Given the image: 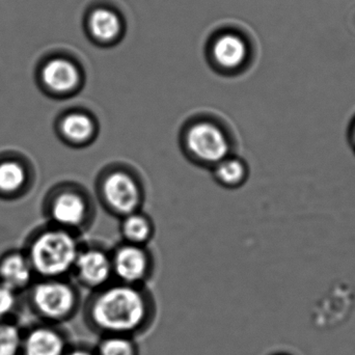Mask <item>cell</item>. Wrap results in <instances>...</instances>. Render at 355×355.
<instances>
[{
	"label": "cell",
	"instance_id": "obj_1",
	"mask_svg": "<svg viewBox=\"0 0 355 355\" xmlns=\"http://www.w3.org/2000/svg\"><path fill=\"white\" fill-rule=\"evenodd\" d=\"M81 310L83 322L99 337L137 338L151 329L157 313L155 300L145 286L118 282L92 292Z\"/></svg>",
	"mask_w": 355,
	"mask_h": 355
},
{
	"label": "cell",
	"instance_id": "obj_2",
	"mask_svg": "<svg viewBox=\"0 0 355 355\" xmlns=\"http://www.w3.org/2000/svg\"><path fill=\"white\" fill-rule=\"evenodd\" d=\"M26 306L35 321L64 327L83 309V300L66 279H42L27 290Z\"/></svg>",
	"mask_w": 355,
	"mask_h": 355
},
{
	"label": "cell",
	"instance_id": "obj_3",
	"mask_svg": "<svg viewBox=\"0 0 355 355\" xmlns=\"http://www.w3.org/2000/svg\"><path fill=\"white\" fill-rule=\"evenodd\" d=\"M81 248L74 232L55 227L35 240L28 260L42 279H66L72 273Z\"/></svg>",
	"mask_w": 355,
	"mask_h": 355
},
{
	"label": "cell",
	"instance_id": "obj_4",
	"mask_svg": "<svg viewBox=\"0 0 355 355\" xmlns=\"http://www.w3.org/2000/svg\"><path fill=\"white\" fill-rule=\"evenodd\" d=\"M185 153L202 166H216L232 155L231 137L223 125L210 119L188 123L182 135Z\"/></svg>",
	"mask_w": 355,
	"mask_h": 355
},
{
	"label": "cell",
	"instance_id": "obj_5",
	"mask_svg": "<svg viewBox=\"0 0 355 355\" xmlns=\"http://www.w3.org/2000/svg\"><path fill=\"white\" fill-rule=\"evenodd\" d=\"M99 196L110 212L124 217L141 211L144 188L141 180L126 168H112L99 179Z\"/></svg>",
	"mask_w": 355,
	"mask_h": 355
},
{
	"label": "cell",
	"instance_id": "obj_6",
	"mask_svg": "<svg viewBox=\"0 0 355 355\" xmlns=\"http://www.w3.org/2000/svg\"><path fill=\"white\" fill-rule=\"evenodd\" d=\"M114 282L131 286H145L153 270L151 254L146 246L126 243L112 252Z\"/></svg>",
	"mask_w": 355,
	"mask_h": 355
},
{
	"label": "cell",
	"instance_id": "obj_7",
	"mask_svg": "<svg viewBox=\"0 0 355 355\" xmlns=\"http://www.w3.org/2000/svg\"><path fill=\"white\" fill-rule=\"evenodd\" d=\"M72 344L62 325L35 320L23 327L20 355H64Z\"/></svg>",
	"mask_w": 355,
	"mask_h": 355
},
{
	"label": "cell",
	"instance_id": "obj_8",
	"mask_svg": "<svg viewBox=\"0 0 355 355\" xmlns=\"http://www.w3.org/2000/svg\"><path fill=\"white\" fill-rule=\"evenodd\" d=\"M50 214L58 227L74 232L91 219L93 205L83 190L67 187L52 198Z\"/></svg>",
	"mask_w": 355,
	"mask_h": 355
},
{
	"label": "cell",
	"instance_id": "obj_9",
	"mask_svg": "<svg viewBox=\"0 0 355 355\" xmlns=\"http://www.w3.org/2000/svg\"><path fill=\"white\" fill-rule=\"evenodd\" d=\"M72 273L79 285L97 291L114 282L112 254L100 246H83Z\"/></svg>",
	"mask_w": 355,
	"mask_h": 355
},
{
	"label": "cell",
	"instance_id": "obj_10",
	"mask_svg": "<svg viewBox=\"0 0 355 355\" xmlns=\"http://www.w3.org/2000/svg\"><path fill=\"white\" fill-rule=\"evenodd\" d=\"M60 132L71 145H89L97 137L98 123L89 112L72 110L60 121Z\"/></svg>",
	"mask_w": 355,
	"mask_h": 355
},
{
	"label": "cell",
	"instance_id": "obj_11",
	"mask_svg": "<svg viewBox=\"0 0 355 355\" xmlns=\"http://www.w3.org/2000/svg\"><path fill=\"white\" fill-rule=\"evenodd\" d=\"M44 85L58 95L72 93L80 83V73L77 67L64 58H54L42 71Z\"/></svg>",
	"mask_w": 355,
	"mask_h": 355
},
{
	"label": "cell",
	"instance_id": "obj_12",
	"mask_svg": "<svg viewBox=\"0 0 355 355\" xmlns=\"http://www.w3.org/2000/svg\"><path fill=\"white\" fill-rule=\"evenodd\" d=\"M33 266L22 254H12L0 263V284L15 293L20 294L31 287Z\"/></svg>",
	"mask_w": 355,
	"mask_h": 355
},
{
	"label": "cell",
	"instance_id": "obj_13",
	"mask_svg": "<svg viewBox=\"0 0 355 355\" xmlns=\"http://www.w3.org/2000/svg\"><path fill=\"white\" fill-rule=\"evenodd\" d=\"M212 51L217 64L225 70L239 68L248 56V47L243 40L232 33L219 37Z\"/></svg>",
	"mask_w": 355,
	"mask_h": 355
},
{
	"label": "cell",
	"instance_id": "obj_14",
	"mask_svg": "<svg viewBox=\"0 0 355 355\" xmlns=\"http://www.w3.org/2000/svg\"><path fill=\"white\" fill-rule=\"evenodd\" d=\"M121 233L126 243L146 246L154 235V225L149 216L141 211L122 217Z\"/></svg>",
	"mask_w": 355,
	"mask_h": 355
},
{
	"label": "cell",
	"instance_id": "obj_15",
	"mask_svg": "<svg viewBox=\"0 0 355 355\" xmlns=\"http://www.w3.org/2000/svg\"><path fill=\"white\" fill-rule=\"evenodd\" d=\"M89 29L92 35L102 42L112 41L121 33L122 24L120 18L114 10L98 8L89 17Z\"/></svg>",
	"mask_w": 355,
	"mask_h": 355
},
{
	"label": "cell",
	"instance_id": "obj_16",
	"mask_svg": "<svg viewBox=\"0 0 355 355\" xmlns=\"http://www.w3.org/2000/svg\"><path fill=\"white\" fill-rule=\"evenodd\" d=\"M213 177L217 183L227 188L239 187L248 178V166L243 160L229 156L213 166Z\"/></svg>",
	"mask_w": 355,
	"mask_h": 355
},
{
	"label": "cell",
	"instance_id": "obj_17",
	"mask_svg": "<svg viewBox=\"0 0 355 355\" xmlns=\"http://www.w3.org/2000/svg\"><path fill=\"white\" fill-rule=\"evenodd\" d=\"M94 349L96 355H139V344L135 338L126 336L99 337Z\"/></svg>",
	"mask_w": 355,
	"mask_h": 355
},
{
	"label": "cell",
	"instance_id": "obj_18",
	"mask_svg": "<svg viewBox=\"0 0 355 355\" xmlns=\"http://www.w3.org/2000/svg\"><path fill=\"white\" fill-rule=\"evenodd\" d=\"M23 327L19 320L0 322V355H20Z\"/></svg>",
	"mask_w": 355,
	"mask_h": 355
},
{
	"label": "cell",
	"instance_id": "obj_19",
	"mask_svg": "<svg viewBox=\"0 0 355 355\" xmlns=\"http://www.w3.org/2000/svg\"><path fill=\"white\" fill-rule=\"evenodd\" d=\"M24 182V168L20 164L10 160L0 164V191L12 193L20 189Z\"/></svg>",
	"mask_w": 355,
	"mask_h": 355
},
{
	"label": "cell",
	"instance_id": "obj_20",
	"mask_svg": "<svg viewBox=\"0 0 355 355\" xmlns=\"http://www.w3.org/2000/svg\"><path fill=\"white\" fill-rule=\"evenodd\" d=\"M22 310L19 294L8 289L0 284V322L10 320H18Z\"/></svg>",
	"mask_w": 355,
	"mask_h": 355
},
{
	"label": "cell",
	"instance_id": "obj_21",
	"mask_svg": "<svg viewBox=\"0 0 355 355\" xmlns=\"http://www.w3.org/2000/svg\"><path fill=\"white\" fill-rule=\"evenodd\" d=\"M64 355H96V352L92 346L73 343Z\"/></svg>",
	"mask_w": 355,
	"mask_h": 355
},
{
	"label": "cell",
	"instance_id": "obj_22",
	"mask_svg": "<svg viewBox=\"0 0 355 355\" xmlns=\"http://www.w3.org/2000/svg\"><path fill=\"white\" fill-rule=\"evenodd\" d=\"M352 143H354V145L355 146V122L354 123V126H352Z\"/></svg>",
	"mask_w": 355,
	"mask_h": 355
}]
</instances>
